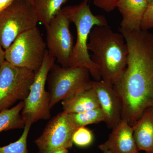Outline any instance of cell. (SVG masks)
<instances>
[{
  "label": "cell",
  "mask_w": 153,
  "mask_h": 153,
  "mask_svg": "<svg viewBox=\"0 0 153 153\" xmlns=\"http://www.w3.org/2000/svg\"><path fill=\"white\" fill-rule=\"evenodd\" d=\"M128 49L127 65L114 86L123 102L122 120L131 126L143 111L153 108V34L120 28Z\"/></svg>",
  "instance_id": "6da1fadb"
},
{
  "label": "cell",
  "mask_w": 153,
  "mask_h": 153,
  "mask_svg": "<svg viewBox=\"0 0 153 153\" xmlns=\"http://www.w3.org/2000/svg\"><path fill=\"white\" fill-rule=\"evenodd\" d=\"M88 49L98 68L101 80L114 86L120 80L127 65L128 49L123 34L108 25L94 26L89 35Z\"/></svg>",
  "instance_id": "7a4b0ae2"
},
{
  "label": "cell",
  "mask_w": 153,
  "mask_h": 153,
  "mask_svg": "<svg viewBox=\"0 0 153 153\" xmlns=\"http://www.w3.org/2000/svg\"><path fill=\"white\" fill-rule=\"evenodd\" d=\"M61 11L76 28V40L73 47L69 67H85L95 81L101 80L98 68L92 62L88 49L89 35L94 27L108 25L105 17L94 15L89 6V0H83L79 4L63 7Z\"/></svg>",
  "instance_id": "3957f363"
},
{
  "label": "cell",
  "mask_w": 153,
  "mask_h": 153,
  "mask_svg": "<svg viewBox=\"0 0 153 153\" xmlns=\"http://www.w3.org/2000/svg\"><path fill=\"white\" fill-rule=\"evenodd\" d=\"M90 75L85 67H63L55 63L47 78L51 108L59 102L92 88Z\"/></svg>",
  "instance_id": "277c9868"
},
{
  "label": "cell",
  "mask_w": 153,
  "mask_h": 153,
  "mask_svg": "<svg viewBox=\"0 0 153 153\" xmlns=\"http://www.w3.org/2000/svg\"><path fill=\"white\" fill-rule=\"evenodd\" d=\"M47 47L37 27L21 34L4 50L5 60L13 66L36 73L43 64Z\"/></svg>",
  "instance_id": "5b68a950"
},
{
  "label": "cell",
  "mask_w": 153,
  "mask_h": 153,
  "mask_svg": "<svg viewBox=\"0 0 153 153\" xmlns=\"http://www.w3.org/2000/svg\"><path fill=\"white\" fill-rule=\"evenodd\" d=\"M55 60L47 50L43 64L36 73L29 95L24 101L22 115L26 123L30 122L33 124L38 120H47L51 118L50 95L45 86L48 74Z\"/></svg>",
  "instance_id": "8992f818"
},
{
  "label": "cell",
  "mask_w": 153,
  "mask_h": 153,
  "mask_svg": "<svg viewBox=\"0 0 153 153\" xmlns=\"http://www.w3.org/2000/svg\"><path fill=\"white\" fill-rule=\"evenodd\" d=\"M38 23L31 3L27 0H15L0 13V44L4 50L21 34L37 27Z\"/></svg>",
  "instance_id": "52a82bcc"
},
{
  "label": "cell",
  "mask_w": 153,
  "mask_h": 153,
  "mask_svg": "<svg viewBox=\"0 0 153 153\" xmlns=\"http://www.w3.org/2000/svg\"><path fill=\"white\" fill-rule=\"evenodd\" d=\"M35 75L30 69L4 62L0 67V111L27 98Z\"/></svg>",
  "instance_id": "ba28073f"
},
{
  "label": "cell",
  "mask_w": 153,
  "mask_h": 153,
  "mask_svg": "<svg viewBox=\"0 0 153 153\" xmlns=\"http://www.w3.org/2000/svg\"><path fill=\"white\" fill-rule=\"evenodd\" d=\"M70 23L61 10L45 27L47 50L58 64L63 67H69L74 46L73 36L69 29Z\"/></svg>",
  "instance_id": "9c48e42d"
},
{
  "label": "cell",
  "mask_w": 153,
  "mask_h": 153,
  "mask_svg": "<svg viewBox=\"0 0 153 153\" xmlns=\"http://www.w3.org/2000/svg\"><path fill=\"white\" fill-rule=\"evenodd\" d=\"M76 129L68 114L59 113L49 121L41 135L35 140L38 153H52L60 148H72V137Z\"/></svg>",
  "instance_id": "30bf717a"
},
{
  "label": "cell",
  "mask_w": 153,
  "mask_h": 153,
  "mask_svg": "<svg viewBox=\"0 0 153 153\" xmlns=\"http://www.w3.org/2000/svg\"><path fill=\"white\" fill-rule=\"evenodd\" d=\"M92 85L104 115L105 122L108 128H114L122 120L123 102L120 96L113 85L102 80L92 81Z\"/></svg>",
  "instance_id": "8fae6325"
},
{
  "label": "cell",
  "mask_w": 153,
  "mask_h": 153,
  "mask_svg": "<svg viewBox=\"0 0 153 153\" xmlns=\"http://www.w3.org/2000/svg\"><path fill=\"white\" fill-rule=\"evenodd\" d=\"M112 129L106 141L98 146L102 153H139L132 127L127 122L122 120Z\"/></svg>",
  "instance_id": "7c38bea8"
},
{
  "label": "cell",
  "mask_w": 153,
  "mask_h": 153,
  "mask_svg": "<svg viewBox=\"0 0 153 153\" xmlns=\"http://www.w3.org/2000/svg\"><path fill=\"white\" fill-rule=\"evenodd\" d=\"M148 5L147 0H117L116 7L122 16L120 28L130 31L141 30L142 22Z\"/></svg>",
  "instance_id": "4fadbf2b"
},
{
  "label": "cell",
  "mask_w": 153,
  "mask_h": 153,
  "mask_svg": "<svg viewBox=\"0 0 153 153\" xmlns=\"http://www.w3.org/2000/svg\"><path fill=\"white\" fill-rule=\"evenodd\" d=\"M132 127L139 151L153 153V108H146Z\"/></svg>",
  "instance_id": "5bb4252c"
},
{
  "label": "cell",
  "mask_w": 153,
  "mask_h": 153,
  "mask_svg": "<svg viewBox=\"0 0 153 153\" xmlns=\"http://www.w3.org/2000/svg\"><path fill=\"white\" fill-rule=\"evenodd\" d=\"M63 111L67 114L79 113L100 107L93 88L84 90L62 100Z\"/></svg>",
  "instance_id": "9a60e30c"
},
{
  "label": "cell",
  "mask_w": 153,
  "mask_h": 153,
  "mask_svg": "<svg viewBox=\"0 0 153 153\" xmlns=\"http://www.w3.org/2000/svg\"><path fill=\"white\" fill-rule=\"evenodd\" d=\"M68 0H32V5L38 22L45 27L59 14Z\"/></svg>",
  "instance_id": "2e32d148"
},
{
  "label": "cell",
  "mask_w": 153,
  "mask_h": 153,
  "mask_svg": "<svg viewBox=\"0 0 153 153\" xmlns=\"http://www.w3.org/2000/svg\"><path fill=\"white\" fill-rule=\"evenodd\" d=\"M24 106V101H21L13 107L0 111V132L24 128L26 122L21 113Z\"/></svg>",
  "instance_id": "e0dca14e"
},
{
  "label": "cell",
  "mask_w": 153,
  "mask_h": 153,
  "mask_svg": "<svg viewBox=\"0 0 153 153\" xmlns=\"http://www.w3.org/2000/svg\"><path fill=\"white\" fill-rule=\"evenodd\" d=\"M68 115L70 121L76 129L105 121L104 115L100 107L85 112Z\"/></svg>",
  "instance_id": "ac0fdd59"
},
{
  "label": "cell",
  "mask_w": 153,
  "mask_h": 153,
  "mask_svg": "<svg viewBox=\"0 0 153 153\" xmlns=\"http://www.w3.org/2000/svg\"><path fill=\"white\" fill-rule=\"evenodd\" d=\"M32 124L27 122L24 131L19 140L4 146L0 147V153H29L27 138Z\"/></svg>",
  "instance_id": "d6986e66"
},
{
  "label": "cell",
  "mask_w": 153,
  "mask_h": 153,
  "mask_svg": "<svg viewBox=\"0 0 153 153\" xmlns=\"http://www.w3.org/2000/svg\"><path fill=\"white\" fill-rule=\"evenodd\" d=\"M94 136L91 131L85 127L76 128L72 137L73 144L79 147L89 146L93 142Z\"/></svg>",
  "instance_id": "ffe728a7"
},
{
  "label": "cell",
  "mask_w": 153,
  "mask_h": 153,
  "mask_svg": "<svg viewBox=\"0 0 153 153\" xmlns=\"http://www.w3.org/2000/svg\"><path fill=\"white\" fill-rule=\"evenodd\" d=\"M153 29V1L148 5L142 22L141 29L147 30Z\"/></svg>",
  "instance_id": "44dd1931"
},
{
  "label": "cell",
  "mask_w": 153,
  "mask_h": 153,
  "mask_svg": "<svg viewBox=\"0 0 153 153\" xmlns=\"http://www.w3.org/2000/svg\"><path fill=\"white\" fill-rule=\"evenodd\" d=\"M97 7L106 12H111L116 7L117 0H92Z\"/></svg>",
  "instance_id": "7402d4cb"
},
{
  "label": "cell",
  "mask_w": 153,
  "mask_h": 153,
  "mask_svg": "<svg viewBox=\"0 0 153 153\" xmlns=\"http://www.w3.org/2000/svg\"><path fill=\"white\" fill-rule=\"evenodd\" d=\"M15 0H0V13L12 4Z\"/></svg>",
  "instance_id": "603a6c76"
},
{
  "label": "cell",
  "mask_w": 153,
  "mask_h": 153,
  "mask_svg": "<svg viewBox=\"0 0 153 153\" xmlns=\"http://www.w3.org/2000/svg\"><path fill=\"white\" fill-rule=\"evenodd\" d=\"M5 61V51L0 44V67L2 66L4 62Z\"/></svg>",
  "instance_id": "cb8c5ba5"
},
{
  "label": "cell",
  "mask_w": 153,
  "mask_h": 153,
  "mask_svg": "<svg viewBox=\"0 0 153 153\" xmlns=\"http://www.w3.org/2000/svg\"><path fill=\"white\" fill-rule=\"evenodd\" d=\"M68 152V149L65 148H60L53 152L52 153H67Z\"/></svg>",
  "instance_id": "d4e9b609"
},
{
  "label": "cell",
  "mask_w": 153,
  "mask_h": 153,
  "mask_svg": "<svg viewBox=\"0 0 153 153\" xmlns=\"http://www.w3.org/2000/svg\"><path fill=\"white\" fill-rule=\"evenodd\" d=\"M147 1L148 3L149 4H150V3L152 2L153 1V0H147Z\"/></svg>",
  "instance_id": "484cf974"
},
{
  "label": "cell",
  "mask_w": 153,
  "mask_h": 153,
  "mask_svg": "<svg viewBox=\"0 0 153 153\" xmlns=\"http://www.w3.org/2000/svg\"><path fill=\"white\" fill-rule=\"evenodd\" d=\"M27 1H28V2H29L31 3V4H32V0H27Z\"/></svg>",
  "instance_id": "4316f807"
},
{
  "label": "cell",
  "mask_w": 153,
  "mask_h": 153,
  "mask_svg": "<svg viewBox=\"0 0 153 153\" xmlns=\"http://www.w3.org/2000/svg\"></svg>",
  "instance_id": "83f0119b"
},
{
  "label": "cell",
  "mask_w": 153,
  "mask_h": 153,
  "mask_svg": "<svg viewBox=\"0 0 153 153\" xmlns=\"http://www.w3.org/2000/svg\"><path fill=\"white\" fill-rule=\"evenodd\" d=\"M69 153L68 152V153Z\"/></svg>",
  "instance_id": "f1b7e54d"
}]
</instances>
